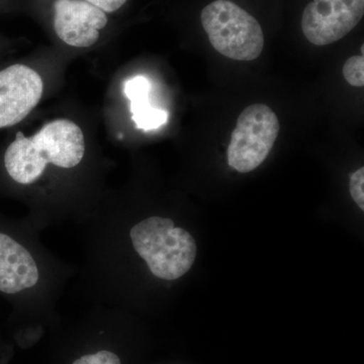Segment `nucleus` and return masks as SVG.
Masks as SVG:
<instances>
[{"mask_svg":"<svg viewBox=\"0 0 364 364\" xmlns=\"http://www.w3.org/2000/svg\"><path fill=\"white\" fill-rule=\"evenodd\" d=\"M150 81L138 75L128 79L124 85V92L131 102L132 119L136 129L145 132L156 130L168 122V114L155 109L149 102Z\"/></svg>","mask_w":364,"mask_h":364,"instance_id":"9","label":"nucleus"},{"mask_svg":"<svg viewBox=\"0 0 364 364\" xmlns=\"http://www.w3.org/2000/svg\"><path fill=\"white\" fill-rule=\"evenodd\" d=\"M85 152V136L77 124L55 119L32 136L18 132L4 154V166L14 181L31 184L40 178L49 163L73 168L82 161Z\"/></svg>","mask_w":364,"mask_h":364,"instance_id":"1","label":"nucleus"},{"mask_svg":"<svg viewBox=\"0 0 364 364\" xmlns=\"http://www.w3.org/2000/svg\"><path fill=\"white\" fill-rule=\"evenodd\" d=\"M345 80L354 87H363L364 85V57L352 56L343 66Z\"/></svg>","mask_w":364,"mask_h":364,"instance_id":"10","label":"nucleus"},{"mask_svg":"<svg viewBox=\"0 0 364 364\" xmlns=\"http://www.w3.org/2000/svg\"><path fill=\"white\" fill-rule=\"evenodd\" d=\"M349 191L354 202L361 210H364V168L361 167L350 176Z\"/></svg>","mask_w":364,"mask_h":364,"instance_id":"11","label":"nucleus"},{"mask_svg":"<svg viewBox=\"0 0 364 364\" xmlns=\"http://www.w3.org/2000/svg\"><path fill=\"white\" fill-rule=\"evenodd\" d=\"M200 21L210 44L227 58L253 61L264 47L260 23L231 0H215L203 7Z\"/></svg>","mask_w":364,"mask_h":364,"instance_id":"3","label":"nucleus"},{"mask_svg":"<svg viewBox=\"0 0 364 364\" xmlns=\"http://www.w3.org/2000/svg\"><path fill=\"white\" fill-rule=\"evenodd\" d=\"M39 280L33 256L9 235L0 233V291L18 294Z\"/></svg>","mask_w":364,"mask_h":364,"instance_id":"8","label":"nucleus"},{"mask_svg":"<svg viewBox=\"0 0 364 364\" xmlns=\"http://www.w3.org/2000/svg\"><path fill=\"white\" fill-rule=\"evenodd\" d=\"M50 21L59 40L74 48H90L109 25V14L85 0H50Z\"/></svg>","mask_w":364,"mask_h":364,"instance_id":"6","label":"nucleus"},{"mask_svg":"<svg viewBox=\"0 0 364 364\" xmlns=\"http://www.w3.org/2000/svg\"><path fill=\"white\" fill-rule=\"evenodd\" d=\"M279 121L267 105H249L237 121L228 147V163L248 173L267 159L279 134Z\"/></svg>","mask_w":364,"mask_h":364,"instance_id":"4","label":"nucleus"},{"mask_svg":"<svg viewBox=\"0 0 364 364\" xmlns=\"http://www.w3.org/2000/svg\"><path fill=\"white\" fill-rule=\"evenodd\" d=\"M131 239L136 253L158 279H179L195 263V239L167 218L151 217L139 223L132 228Z\"/></svg>","mask_w":364,"mask_h":364,"instance_id":"2","label":"nucleus"},{"mask_svg":"<svg viewBox=\"0 0 364 364\" xmlns=\"http://www.w3.org/2000/svg\"><path fill=\"white\" fill-rule=\"evenodd\" d=\"M364 0H313L301 16V30L309 42L327 46L341 40L363 18Z\"/></svg>","mask_w":364,"mask_h":364,"instance_id":"5","label":"nucleus"},{"mask_svg":"<svg viewBox=\"0 0 364 364\" xmlns=\"http://www.w3.org/2000/svg\"><path fill=\"white\" fill-rule=\"evenodd\" d=\"M44 83L38 72L23 64L0 71V129L20 123L39 104Z\"/></svg>","mask_w":364,"mask_h":364,"instance_id":"7","label":"nucleus"},{"mask_svg":"<svg viewBox=\"0 0 364 364\" xmlns=\"http://www.w3.org/2000/svg\"><path fill=\"white\" fill-rule=\"evenodd\" d=\"M72 364H122L121 359L111 351L102 350L97 353L85 355Z\"/></svg>","mask_w":364,"mask_h":364,"instance_id":"12","label":"nucleus"},{"mask_svg":"<svg viewBox=\"0 0 364 364\" xmlns=\"http://www.w3.org/2000/svg\"><path fill=\"white\" fill-rule=\"evenodd\" d=\"M107 14H114L126 6L128 0H85Z\"/></svg>","mask_w":364,"mask_h":364,"instance_id":"13","label":"nucleus"}]
</instances>
